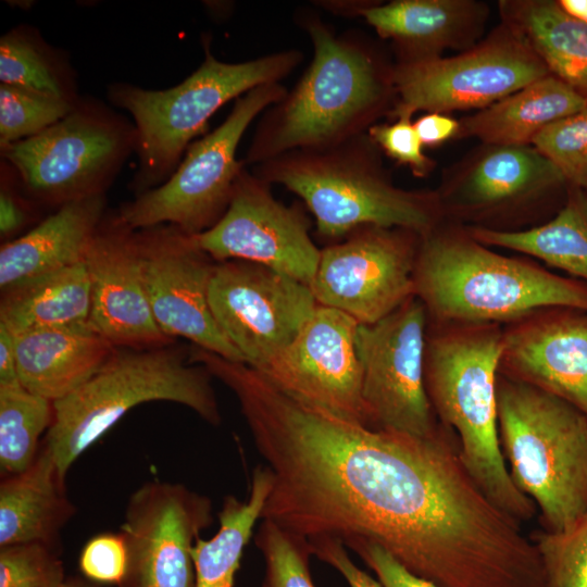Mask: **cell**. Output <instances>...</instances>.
<instances>
[{
  "label": "cell",
  "mask_w": 587,
  "mask_h": 587,
  "mask_svg": "<svg viewBox=\"0 0 587 587\" xmlns=\"http://www.w3.org/2000/svg\"><path fill=\"white\" fill-rule=\"evenodd\" d=\"M213 376L168 346L115 350L86 383L53 402L42 445L66 477L77 459L129 410L150 401L183 404L212 425L221 423Z\"/></svg>",
  "instance_id": "obj_7"
},
{
  "label": "cell",
  "mask_w": 587,
  "mask_h": 587,
  "mask_svg": "<svg viewBox=\"0 0 587 587\" xmlns=\"http://www.w3.org/2000/svg\"><path fill=\"white\" fill-rule=\"evenodd\" d=\"M532 540L540 557L545 587H587V511L567 530H541Z\"/></svg>",
  "instance_id": "obj_33"
},
{
  "label": "cell",
  "mask_w": 587,
  "mask_h": 587,
  "mask_svg": "<svg viewBox=\"0 0 587 587\" xmlns=\"http://www.w3.org/2000/svg\"><path fill=\"white\" fill-rule=\"evenodd\" d=\"M502 22L510 25L559 78L587 100V23L558 1L503 0Z\"/></svg>",
  "instance_id": "obj_26"
},
{
  "label": "cell",
  "mask_w": 587,
  "mask_h": 587,
  "mask_svg": "<svg viewBox=\"0 0 587 587\" xmlns=\"http://www.w3.org/2000/svg\"><path fill=\"white\" fill-rule=\"evenodd\" d=\"M308 545L311 554L337 570L350 587H383L378 580L353 563L340 541L320 539Z\"/></svg>",
  "instance_id": "obj_40"
},
{
  "label": "cell",
  "mask_w": 587,
  "mask_h": 587,
  "mask_svg": "<svg viewBox=\"0 0 587 587\" xmlns=\"http://www.w3.org/2000/svg\"><path fill=\"white\" fill-rule=\"evenodd\" d=\"M90 284V327L114 347L168 346L143 284L137 233L113 214L103 217L85 257Z\"/></svg>",
  "instance_id": "obj_18"
},
{
  "label": "cell",
  "mask_w": 587,
  "mask_h": 587,
  "mask_svg": "<svg viewBox=\"0 0 587 587\" xmlns=\"http://www.w3.org/2000/svg\"><path fill=\"white\" fill-rule=\"evenodd\" d=\"M296 23L312 42L313 59L294 88L260 115L246 166L335 146L366 133L394 108V63L374 41L355 29L336 34L310 10L297 12Z\"/></svg>",
  "instance_id": "obj_1"
},
{
  "label": "cell",
  "mask_w": 587,
  "mask_h": 587,
  "mask_svg": "<svg viewBox=\"0 0 587 587\" xmlns=\"http://www.w3.org/2000/svg\"><path fill=\"white\" fill-rule=\"evenodd\" d=\"M571 187L587 189V105L545 127L532 142Z\"/></svg>",
  "instance_id": "obj_35"
},
{
  "label": "cell",
  "mask_w": 587,
  "mask_h": 587,
  "mask_svg": "<svg viewBox=\"0 0 587 587\" xmlns=\"http://www.w3.org/2000/svg\"><path fill=\"white\" fill-rule=\"evenodd\" d=\"M203 50L199 67L174 87L157 90L128 83L109 86L111 103L128 112L134 121L138 167L132 189L136 196L170 178L193 138L225 103L260 85L282 83L303 60L298 49L236 63L216 59L209 42L203 43Z\"/></svg>",
  "instance_id": "obj_5"
},
{
  "label": "cell",
  "mask_w": 587,
  "mask_h": 587,
  "mask_svg": "<svg viewBox=\"0 0 587 587\" xmlns=\"http://www.w3.org/2000/svg\"><path fill=\"white\" fill-rule=\"evenodd\" d=\"M105 208L104 193L67 202L0 250L3 292L84 262Z\"/></svg>",
  "instance_id": "obj_22"
},
{
  "label": "cell",
  "mask_w": 587,
  "mask_h": 587,
  "mask_svg": "<svg viewBox=\"0 0 587 587\" xmlns=\"http://www.w3.org/2000/svg\"><path fill=\"white\" fill-rule=\"evenodd\" d=\"M547 75L550 73L540 58L502 22L460 54L395 62L396 100L387 117H412L419 111H478Z\"/></svg>",
  "instance_id": "obj_10"
},
{
  "label": "cell",
  "mask_w": 587,
  "mask_h": 587,
  "mask_svg": "<svg viewBox=\"0 0 587 587\" xmlns=\"http://www.w3.org/2000/svg\"><path fill=\"white\" fill-rule=\"evenodd\" d=\"M427 319L413 297L384 319L358 325L362 397L373 428L426 437L439 427L425 387Z\"/></svg>",
  "instance_id": "obj_11"
},
{
  "label": "cell",
  "mask_w": 587,
  "mask_h": 587,
  "mask_svg": "<svg viewBox=\"0 0 587 587\" xmlns=\"http://www.w3.org/2000/svg\"><path fill=\"white\" fill-rule=\"evenodd\" d=\"M91 284L84 262L3 292L0 324L12 335L89 325Z\"/></svg>",
  "instance_id": "obj_27"
},
{
  "label": "cell",
  "mask_w": 587,
  "mask_h": 587,
  "mask_svg": "<svg viewBox=\"0 0 587 587\" xmlns=\"http://www.w3.org/2000/svg\"><path fill=\"white\" fill-rule=\"evenodd\" d=\"M254 541L265 564L262 587H315L309 564L312 554L305 540L262 520Z\"/></svg>",
  "instance_id": "obj_34"
},
{
  "label": "cell",
  "mask_w": 587,
  "mask_h": 587,
  "mask_svg": "<svg viewBox=\"0 0 587 587\" xmlns=\"http://www.w3.org/2000/svg\"><path fill=\"white\" fill-rule=\"evenodd\" d=\"M499 440L516 488L545 530L564 532L587 511V417L567 401L499 372Z\"/></svg>",
  "instance_id": "obj_6"
},
{
  "label": "cell",
  "mask_w": 587,
  "mask_h": 587,
  "mask_svg": "<svg viewBox=\"0 0 587 587\" xmlns=\"http://www.w3.org/2000/svg\"><path fill=\"white\" fill-rule=\"evenodd\" d=\"M28 212L22 199L9 186L5 174L1 171L0 190V234L8 239L18 233L27 223Z\"/></svg>",
  "instance_id": "obj_41"
},
{
  "label": "cell",
  "mask_w": 587,
  "mask_h": 587,
  "mask_svg": "<svg viewBox=\"0 0 587 587\" xmlns=\"http://www.w3.org/2000/svg\"><path fill=\"white\" fill-rule=\"evenodd\" d=\"M499 372L546 390L587 417V311L548 308L502 334Z\"/></svg>",
  "instance_id": "obj_20"
},
{
  "label": "cell",
  "mask_w": 587,
  "mask_h": 587,
  "mask_svg": "<svg viewBox=\"0 0 587 587\" xmlns=\"http://www.w3.org/2000/svg\"><path fill=\"white\" fill-rule=\"evenodd\" d=\"M53 421V402L22 384L0 385V471L17 474L32 465Z\"/></svg>",
  "instance_id": "obj_31"
},
{
  "label": "cell",
  "mask_w": 587,
  "mask_h": 587,
  "mask_svg": "<svg viewBox=\"0 0 587 587\" xmlns=\"http://www.w3.org/2000/svg\"><path fill=\"white\" fill-rule=\"evenodd\" d=\"M566 184L559 168L532 145L482 143L450 170L437 193L445 215L486 220Z\"/></svg>",
  "instance_id": "obj_19"
},
{
  "label": "cell",
  "mask_w": 587,
  "mask_h": 587,
  "mask_svg": "<svg viewBox=\"0 0 587 587\" xmlns=\"http://www.w3.org/2000/svg\"><path fill=\"white\" fill-rule=\"evenodd\" d=\"M373 1H317V5L333 12L337 15L355 17L361 16L362 12L372 3Z\"/></svg>",
  "instance_id": "obj_44"
},
{
  "label": "cell",
  "mask_w": 587,
  "mask_h": 587,
  "mask_svg": "<svg viewBox=\"0 0 587 587\" xmlns=\"http://www.w3.org/2000/svg\"><path fill=\"white\" fill-rule=\"evenodd\" d=\"M20 383L16 366L14 337L0 324V385Z\"/></svg>",
  "instance_id": "obj_43"
},
{
  "label": "cell",
  "mask_w": 587,
  "mask_h": 587,
  "mask_svg": "<svg viewBox=\"0 0 587 587\" xmlns=\"http://www.w3.org/2000/svg\"><path fill=\"white\" fill-rule=\"evenodd\" d=\"M272 483L268 467L260 464L253 469L246 500L233 495L224 498L216 534L210 539L197 538L191 549L195 587L234 586L245 547L261 520Z\"/></svg>",
  "instance_id": "obj_28"
},
{
  "label": "cell",
  "mask_w": 587,
  "mask_h": 587,
  "mask_svg": "<svg viewBox=\"0 0 587 587\" xmlns=\"http://www.w3.org/2000/svg\"><path fill=\"white\" fill-rule=\"evenodd\" d=\"M414 295L438 324L514 322L548 308L587 311V283L494 252L442 222L421 237Z\"/></svg>",
  "instance_id": "obj_3"
},
{
  "label": "cell",
  "mask_w": 587,
  "mask_h": 587,
  "mask_svg": "<svg viewBox=\"0 0 587 587\" xmlns=\"http://www.w3.org/2000/svg\"><path fill=\"white\" fill-rule=\"evenodd\" d=\"M271 186L245 166L226 212L197 235L199 245L215 262L262 264L310 286L321 254L310 236L311 222L301 204L280 202Z\"/></svg>",
  "instance_id": "obj_15"
},
{
  "label": "cell",
  "mask_w": 587,
  "mask_h": 587,
  "mask_svg": "<svg viewBox=\"0 0 587 587\" xmlns=\"http://www.w3.org/2000/svg\"><path fill=\"white\" fill-rule=\"evenodd\" d=\"M0 82L55 99L79 98L65 58L25 25L0 38Z\"/></svg>",
  "instance_id": "obj_30"
},
{
  "label": "cell",
  "mask_w": 587,
  "mask_h": 587,
  "mask_svg": "<svg viewBox=\"0 0 587 587\" xmlns=\"http://www.w3.org/2000/svg\"><path fill=\"white\" fill-rule=\"evenodd\" d=\"M485 246L522 252L567 272L587 283V199L577 190L546 224L525 230H503L483 226L467 228Z\"/></svg>",
  "instance_id": "obj_29"
},
{
  "label": "cell",
  "mask_w": 587,
  "mask_h": 587,
  "mask_svg": "<svg viewBox=\"0 0 587 587\" xmlns=\"http://www.w3.org/2000/svg\"><path fill=\"white\" fill-rule=\"evenodd\" d=\"M424 147H436L455 138L460 123L449 114L427 112L413 122Z\"/></svg>",
  "instance_id": "obj_42"
},
{
  "label": "cell",
  "mask_w": 587,
  "mask_h": 587,
  "mask_svg": "<svg viewBox=\"0 0 587 587\" xmlns=\"http://www.w3.org/2000/svg\"><path fill=\"white\" fill-rule=\"evenodd\" d=\"M286 92L282 83H270L237 98L224 122L188 147L170 178L123 204L116 212L118 218L133 229L171 224L191 235L214 226L226 212L246 166L236 157L243 134Z\"/></svg>",
  "instance_id": "obj_9"
},
{
  "label": "cell",
  "mask_w": 587,
  "mask_h": 587,
  "mask_svg": "<svg viewBox=\"0 0 587 587\" xmlns=\"http://www.w3.org/2000/svg\"><path fill=\"white\" fill-rule=\"evenodd\" d=\"M380 152L364 133L327 148L285 152L252 172L302 199L316 234L330 243L365 225L428 234L445 217L437 191L396 186Z\"/></svg>",
  "instance_id": "obj_4"
},
{
  "label": "cell",
  "mask_w": 587,
  "mask_h": 587,
  "mask_svg": "<svg viewBox=\"0 0 587 587\" xmlns=\"http://www.w3.org/2000/svg\"><path fill=\"white\" fill-rule=\"evenodd\" d=\"M209 304L223 334L255 370L296 338L319 305L309 285L242 260L215 263Z\"/></svg>",
  "instance_id": "obj_13"
},
{
  "label": "cell",
  "mask_w": 587,
  "mask_h": 587,
  "mask_svg": "<svg viewBox=\"0 0 587 587\" xmlns=\"http://www.w3.org/2000/svg\"><path fill=\"white\" fill-rule=\"evenodd\" d=\"M62 587H97V586L93 585L91 582L86 583L82 579L71 578V579H66Z\"/></svg>",
  "instance_id": "obj_46"
},
{
  "label": "cell",
  "mask_w": 587,
  "mask_h": 587,
  "mask_svg": "<svg viewBox=\"0 0 587 587\" xmlns=\"http://www.w3.org/2000/svg\"><path fill=\"white\" fill-rule=\"evenodd\" d=\"M50 451H40L25 471L1 476L0 547L43 544L57 548L76 508Z\"/></svg>",
  "instance_id": "obj_24"
},
{
  "label": "cell",
  "mask_w": 587,
  "mask_h": 587,
  "mask_svg": "<svg viewBox=\"0 0 587 587\" xmlns=\"http://www.w3.org/2000/svg\"><path fill=\"white\" fill-rule=\"evenodd\" d=\"M366 133L382 152L407 166L415 177H427L435 170L436 162L424 152L411 116L376 123Z\"/></svg>",
  "instance_id": "obj_37"
},
{
  "label": "cell",
  "mask_w": 587,
  "mask_h": 587,
  "mask_svg": "<svg viewBox=\"0 0 587 587\" xmlns=\"http://www.w3.org/2000/svg\"><path fill=\"white\" fill-rule=\"evenodd\" d=\"M135 230L143 284L161 332L170 339L183 337L195 347L245 363L212 314L209 286L216 262L202 250L197 235L171 224Z\"/></svg>",
  "instance_id": "obj_14"
},
{
  "label": "cell",
  "mask_w": 587,
  "mask_h": 587,
  "mask_svg": "<svg viewBox=\"0 0 587 587\" xmlns=\"http://www.w3.org/2000/svg\"><path fill=\"white\" fill-rule=\"evenodd\" d=\"M558 2L569 14L587 23V0H559Z\"/></svg>",
  "instance_id": "obj_45"
},
{
  "label": "cell",
  "mask_w": 587,
  "mask_h": 587,
  "mask_svg": "<svg viewBox=\"0 0 587 587\" xmlns=\"http://www.w3.org/2000/svg\"><path fill=\"white\" fill-rule=\"evenodd\" d=\"M13 337L21 384L52 402L86 383L116 350L90 325L34 330Z\"/></svg>",
  "instance_id": "obj_23"
},
{
  "label": "cell",
  "mask_w": 587,
  "mask_h": 587,
  "mask_svg": "<svg viewBox=\"0 0 587 587\" xmlns=\"http://www.w3.org/2000/svg\"><path fill=\"white\" fill-rule=\"evenodd\" d=\"M358 325L345 312L319 304L296 338L257 371L295 399L372 427L362 397Z\"/></svg>",
  "instance_id": "obj_17"
},
{
  "label": "cell",
  "mask_w": 587,
  "mask_h": 587,
  "mask_svg": "<svg viewBox=\"0 0 587 587\" xmlns=\"http://www.w3.org/2000/svg\"><path fill=\"white\" fill-rule=\"evenodd\" d=\"M76 101L0 84V149L43 132L67 115Z\"/></svg>",
  "instance_id": "obj_32"
},
{
  "label": "cell",
  "mask_w": 587,
  "mask_h": 587,
  "mask_svg": "<svg viewBox=\"0 0 587 587\" xmlns=\"http://www.w3.org/2000/svg\"><path fill=\"white\" fill-rule=\"evenodd\" d=\"M502 334L494 323L438 324L427 333L425 387L441 425L457 434L465 470L495 505L522 523L536 504L512 482L499 440Z\"/></svg>",
  "instance_id": "obj_2"
},
{
  "label": "cell",
  "mask_w": 587,
  "mask_h": 587,
  "mask_svg": "<svg viewBox=\"0 0 587 587\" xmlns=\"http://www.w3.org/2000/svg\"><path fill=\"white\" fill-rule=\"evenodd\" d=\"M212 521L205 495L179 483H143L128 498L121 525L128 566L120 587H195L191 549Z\"/></svg>",
  "instance_id": "obj_16"
},
{
  "label": "cell",
  "mask_w": 587,
  "mask_h": 587,
  "mask_svg": "<svg viewBox=\"0 0 587 587\" xmlns=\"http://www.w3.org/2000/svg\"><path fill=\"white\" fill-rule=\"evenodd\" d=\"M488 15L487 4L474 0L373 1L361 14L378 37L390 41L396 62L429 60L448 49L472 48Z\"/></svg>",
  "instance_id": "obj_21"
},
{
  "label": "cell",
  "mask_w": 587,
  "mask_h": 587,
  "mask_svg": "<svg viewBox=\"0 0 587 587\" xmlns=\"http://www.w3.org/2000/svg\"><path fill=\"white\" fill-rule=\"evenodd\" d=\"M421 235L405 228L361 226L321 249L310 288L320 305L373 324L414 295Z\"/></svg>",
  "instance_id": "obj_12"
},
{
  "label": "cell",
  "mask_w": 587,
  "mask_h": 587,
  "mask_svg": "<svg viewBox=\"0 0 587 587\" xmlns=\"http://www.w3.org/2000/svg\"><path fill=\"white\" fill-rule=\"evenodd\" d=\"M586 105L585 98L550 74L461 118L455 139L476 138L486 145H532L549 124Z\"/></svg>",
  "instance_id": "obj_25"
},
{
  "label": "cell",
  "mask_w": 587,
  "mask_h": 587,
  "mask_svg": "<svg viewBox=\"0 0 587 587\" xmlns=\"http://www.w3.org/2000/svg\"><path fill=\"white\" fill-rule=\"evenodd\" d=\"M79 570L91 583L121 586L127 573L128 553L122 533H101L83 547Z\"/></svg>",
  "instance_id": "obj_38"
},
{
  "label": "cell",
  "mask_w": 587,
  "mask_h": 587,
  "mask_svg": "<svg viewBox=\"0 0 587 587\" xmlns=\"http://www.w3.org/2000/svg\"><path fill=\"white\" fill-rule=\"evenodd\" d=\"M65 580L57 548L36 542L0 547V587H62Z\"/></svg>",
  "instance_id": "obj_36"
},
{
  "label": "cell",
  "mask_w": 587,
  "mask_h": 587,
  "mask_svg": "<svg viewBox=\"0 0 587 587\" xmlns=\"http://www.w3.org/2000/svg\"><path fill=\"white\" fill-rule=\"evenodd\" d=\"M351 550L376 574L377 580L383 587H438L407 571L388 552L375 544L360 542L354 545Z\"/></svg>",
  "instance_id": "obj_39"
},
{
  "label": "cell",
  "mask_w": 587,
  "mask_h": 587,
  "mask_svg": "<svg viewBox=\"0 0 587 587\" xmlns=\"http://www.w3.org/2000/svg\"><path fill=\"white\" fill-rule=\"evenodd\" d=\"M135 145L133 123L100 101L78 98L62 120L1 155L33 198L59 208L104 193Z\"/></svg>",
  "instance_id": "obj_8"
}]
</instances>
